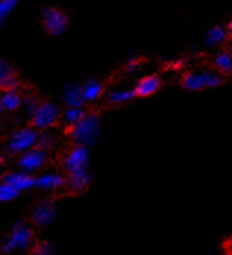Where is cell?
<instances>
[{"label":"cell","instance_id":"6da1fadb","mask_svg":"<svg viewBox=\"0 0 232 255\" xmlns=\"http://www.w3.org/2000/svg\"><path fill=\"white\" fill-rule=\"evenodd\" d=\"M69 135L77 145H96L103 136L100 116L97 113H85L79 122L69 127Z\"/></svg>","mask_w":232,"mask_h":255},{"label":"cell","instance_id":"7a4b0ae2","mask_svg":"<svg viewBox=\"0 0 232 255\" xmlns=\"http://www.w3.org/2000/svg\"><path fill=\"white\" fill-rule=\"evenodd\" d=\"M222 84H224V78L219 72L215 71L187 72L181 79V85L188 91H202L207 88H216Z\"/></svg>","mask_w":232,"mask_h":255},{"label":"cell","instance_id":"3957f363","mask_svg":"<svg viewBox=\"0 0 232 255\" xmlns=\"http://www.w3.org/2000/svg\"><path fill=\"white\" fill-rule=\"evenodd\" d=\"M62 118V112L57 104L52 102L40 103L31 116V124L35 129H50Z\"/></svg>","mask_w":232,"mask_h":255},{"label":"cell","instance_id":"277c9868","mask_svg":"<svg viewBox=\"0 0 232 255\" xmlns=\"http://www.w3.org/2000/svg\"><path fill=\"white\" fill-rule=\"evenodd\" d=\"M37 138H38V132L35 130V128H21L18 130H15L9 139H7V151L12 154H22L37 147Z\"/></svg>","mask_w":232,"mask_h":255},{"label":"cell","instance_id":"5b68a950","mask_svg":"<svg viewBox=\"0 0 232 255\" xmlns=\"http://www.w3.org/2000/svg\"><path fill=\"white\" fill-rule=\"evenodd\" d=\"M31 239H32V230L24 223H16L10 235L1 241L0 251L3 254H9L16 250H25L31 244Z\"/></svg>","mask_w":232,"mask_h":255},{"label":"cell","instance_id":"8992f818","mask_svg":"<svg viewBox=\"0 0 232 255\" xmlns=\"http://www.w3.org/2000/svg\"><path fill=\"white\" fill-rule=\"evenodd\" d=\"M90 161V153H88V147L84 145H77L72 147L63 158V167L68 173H74L77 170L87 169Z\"/></svg>","mask_w":232,"mask_h":255},{"label":"cell","instance_id":"52a82bcc","mask_svg":"<svg viewBox=\"0 0 232 255\" xmlns=\"http://www.w3.org/2000/svg\"><path fill=\"white\" fill-rule=\"evenodd\" d=\"M43 25L49 34L60 35L68 26V18L62 10L56 9V7H44L43 9Z\"/></svg>","mask_w":232,"mask_h":255},{"label":"cell","instance_id":"ba28073f","mask_svg":"<svg viewBox=\"0 0 232 255\" xmlns=\"http://www.w3.org/2000/svg\"><path fill=\"white\" fill-rule=\"evenodd\" d=\"M46 158H47V150L40 148V147H34V148L21 154V157L18 160V166L21 170L32 173V172H35L44 166Z\"/></svg>","mask_w":232,"mask_h":255},{"label":"cell","instance_id":"9c48e42d","mask_svg":"<svg viewBox=\"0 0 232 255\" xmlns=\"http://www.w3.org/2000/svg\"><path fill=\"white\" fill-rule=\"evenodd\" d=\"M32 223L38 228H47L52 225V222L56 219V207L50 200H44L34 207L31 213Z\"/></svg>","mask_w":232,"mask_h":255},{"label":"cell","instance_id":"30bf717a","mask_svg":"<svg viewBox=\"0 0 232 255\" xmlns=\"http://www.w3.org/2000/svg\"><path fill=\"white\" fill-rule=\"evenodd\" d=\"M160 87H162V81L157 75H146L137 81L134 91L137 97H149L157 93Z\"/></svg>","mask_w":232,"mask_h":255},{"label":"cell","instance_id":"8fae6325","mask_svg":"<svg viewBox=\"0 0 232 255\" xmlns=\"http://www.w3.org/2000/svg\"><path fill=\"white\" fill-rule=\"evenodd\" d=\"M1 180L10 183L13 188H16L19 192L21 191H26V189H31L32 186H35V178L31 176V173L24 172V170H18V172H9L6 173Z\"/></svg>","mask_w":232,"mask_h":255},{"label":"cell","instance_id":"7c38bea8","mask_svg":"<svg viewBox=\"0 0 232 255\" xmlns=\"http://www.w3.org/2000/svg\"><path fill=\"white\" fill-rule=\"evenodd\" d=\"M66 180L60 173H43L35 178V188L41 191H53L66 185Z\"/></svg>","mask_w":232,"mask_h":255},{"label":"cell","instance_id":"4fadbf2b","mask_svg":"<svg viewBox=\"0 0 232 255\" xmlns=\"http://www.w3.org/2000/svg\"><path fill=\"white\" fill-rule=\"evenodd\" d=\"M62 99L66 104V107H82L85 104L84 97H82V88L78 84H68L63 88Z\"/></svg>","mask_w":232,"mask_h":255},{"label":"cell","instance_id":"5bb4252c","mask_svg":"<svg viewBox=\"0 0 232 255\" xmlns=\"http://www.w3.org/2000/svg\"><path fill=\"white\" fill-rule=\"evenodd\" d=\"M22 97L16 90H3L0 96V110L1 112H13L21 109Z\"/></svg>","mask_w":232,"mask_h":255},{"label":"cell","instance_id":"9a60e30c","mask_svg":"<svg viewBox=\"0 0 232 255\" xmlns=\"http://www.w3.org/2000/svg\"><path fill=\"white\" fill-rule=\"evenodd\" d=\"M82 97H84V102L85 103H91L99 100L102 96H103V84L99 82L97 79H88L85 81L82 85Z\"/></svg>","mask_w":232,"mask_h":255},{"label":"cell","instance_id":"2e32d148","mask_svg":"<svg viewBox=\"0 0 232 255\" xmlns=\"http://www.w3.org/2000/svg\"><path fill=\"white\" fill-rule=\"evenodd\" d=\"M90 180H91V175H90L88 169H82V170H77L74 173H69V178L66 180V186L74 192H79L88 186Z\"/></svg>","mask_w":232,"mask_h":255},{"label":"cell","instance_id":"e0dca14e","mask_svg":"<svg viewBox=\"0 0 232 255\" xmlns=\"http://www.w3.org/2000/svg\"><path fill=\"white\" fill-rule=\"evenodd\" d=\"M230 37V31L228 28L222 25H216L213 28H210L206 32L205 37V43L209 47H215V46H221L222 43L227 41V38Z\"/></svg>","mask_w":232,"mask_h":255},{"label":"cell","instance_id":"ac0fdd59","mask_svg":"<svg viewBox=\"0 0 232 255\" xmlns=\"http://www.w3.org/2000/svg\"><path fill=\"white\" fill-rule=\"evenodd\" d=\"M0 88L3 90H16V78L10 65L0 59Z\"/></svg>","mask_w":232,"mask_h":255},{"label":"cell","instance_id":"d6986e66","mask_svg":"<svg viewBox=\"0 0 232 255\" xmlns=\"http://www.w3.org/2000/svg\"><path fill=\"white\" fill-rule=\"evenodd\" d=\"M213 66L221 74L232 72V53L228 50H221L213 57Z\"/></svg>","mask_w":232,"mask_h":255},{"label":"cell","instance_id":"ffe728a7","mask_svg":"<svg viewBox=\"0 0 232 255\" xmlns=\"http://www.w3.org/2000/svg\"><path fill=\"white\" fill-rule=\"evenodd\" d=\"M134 97H137L134 88H132V90L118 88V90H112V91H109V93L106 94L107 102L110 103V104H115V106H118V104H125V103L131 102Z\"/></svg>","mask_w":232,"mask_h":255},{"label":"cell","instance_id":"44dd1931","mask_svg":"<svg viewBox=\"0 0 232 255\" xmlns=\"http://www.w3.org/2000/svg\"><path fill=\"white\" fill-rule=\"evenodd\" d=\"M87 112L84 110V107H68L63 113H62V121L68 125V127H72L75 125L77 122H79L84 115Z\"/></svg>","mask_w":232,"mask_h":255},{"label":"cell","instance_id":"7402d4cb","mask_svg":"<svg viewBox=\"0 0 232 255\" xmlns=\"http://www.w3.org/2000/svg\"><path fill=\"white\" fill-rule=\"evenodd\" d=\"M19 195V191L16 188H13L10 183L1 180L0 182V201L6 203V201H12Z\"/></svg>","mask_w":232,"mask_h":255},{"label":"cell","instance_id":"603a6c76","mask_svg":"<svg viewBox=\"0 0 232 255\" xmlns=\"http://www.w3.org/2000/svg\"><path fill=\"white\" fill-rule=\"evenodd\" d=\"M54 141H56V138H54V135H53L52 132H50V130H47V129H43V130L38 133V138H37V147L44 148V150H49L50 147H53Z\"/></svg>","mask_w":232,"mask_h":255},{"label":"cell","instance_id":"cb8c5ba5","mask_svg":"<svg viewBox=\"0 0 232 255\" xmlns=\"http://www.w3.org/2000/svg\"><path fill=\"white\" fill-rule=\"evenodd\" d=\"M38 104H40V103L37 102L35 97H32V96H25V97H22L21 110H22L25 115H28V116H32V113L35 112V109H37Z\"/></svg>","mask_w":232,"mask_h":255},{"label":"cell","instance_id":"d4e9b609","mask_svg":"<svg viewBox=\"0 0 232 255\" xmlns=\"http://www.w3.org/2000/svg\"><path fill=\"white\" fill-rule=\"evenodd\" d=\"M53 254V244L49 241H40L34 250L32 255H52Z\"/></svg>","mask_w":232,"mask_h":255},{"label":"cell","instance_id":"484cf974","mask_svg":"<svg viewBox=\"0 0 232 255\" xmlns=\"http://www.w3.org/2000/svg\"><path fill=\"white\" fill-rule=\"evenodd\" d=\"M140 68H141V59L134 56V54H129L125 60V72L127 74H135Z\"/></svg>","mask_w":232,"mask_h":255},{"label":"cell","instance_id":"4316f807","mask_svg":"<svg viewBox=\"0 0 232 255\" xmlns=\"http://www.w3.org/2000/svg\"><path fill=\"white\" fill-rule=\"evenodd\" d=\"M18 0H4L0 3V24L7 18V15L15 9Z\"/></svg>","mask_w":232,"mask_h":255},{"label":"cell","instance_id":"83f0119b","mask_svg":"<svg viewBox=\"0 0 232 255\" xmlns=\"http://www.w3.org/2000/svg\"><path fill=\"white\" fill-rule=\"evenodd\" d=\"M222 250H224V255H232V235L224 241Z\"/></svg>","mask_w":232,"mask_h":255},{"label":"cell","instance_id":"f1b7e54d","mask_svg":"<svg viewBox=\"0 0 232 255\" xmlns=\"http://www.w3.org/2000/svg\"><path fill=\"white\" fill-rule=\"evenodd\" d=\"M228 31H230V35H232V19L231 22L228 24Z\"/></svg>","mask_w":232,"mask_h":255},{"label":"cell","instance_id":"f546056e","mask_svg":"<svg viewBox=\"0 0 232 255\" xmlns=\"http://www.w3.org/2000/svg\"><path fill=\"white\" fill-rule=\"evenodd\" d=\"M1 128H3V122H1V116H0V132H1Z\"/></svg>","mask_w":232,"mask_h":255},{"label":"cell","instance_id":"4dcf8cb0","mask_svg":"<svg viewBox=\"0 0 232 255\" xmlns=\"http://www.w3.org/2000/svg\"><path fill=\"white\" fill-rule=\"evenodd\" d=\"M1 167H3V160L0 158V170H1Z\"/></svg>","mask_w":232,"mask_h":255},{"label":"cell","instance_id":"1f68e13d","mask_svg":"<svg viewBox=\"0 0 232 255\" xmlns=\"http://www.w3.org/2000/svg\"><path fill=\"white\" fill-rule=\"evenodd\" d=\"M1 1H4V0H0V3H1Z\"/></svg>","mask_w":232,"mask_h":255}]
</instances>
